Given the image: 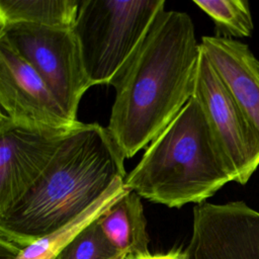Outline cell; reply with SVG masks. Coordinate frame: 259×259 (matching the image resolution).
Instances as JSON below:
<instances>
[{"mask_svg":"<svg viewBox=\"0 0 259 259\" xmlns=\"http://www.w3.org/2000/svg\"><path fill=\"white\" fill-rule=\"evenodd\" d=\"M11 118L4 112V110L0 107V128L3 127L5 124H7Z\"/></svg>","mask_w":259,"mask_h":259,"instance_id":"ac0fdd59","label":"cell"},{"mask_svg":"<svg viewBox=\"0 0 259 259\" xmlns=\"http://www.w3.org/2000/svg\"><path fill=\"white\" fill-rule=\"evenodd\" d=\"M192 97L203 110L230 163L235 182L246 184L259 167V132L239 106L201 49Z\"/></svg>","mask_w":259,"mask_h":259,"instance_id":"8992f818","label":"cell"},{"mask_svg":"<svg viewBox=\"0 0 259 259\" xmlns=\"http://www.w3.org/2000/svg\"><path fill=\"white\" fill-rule=\"evenodd\" d=\"M21 248L0 237V259H15Z\"/></svg>","mask_w":259,"mask_h":259,"instance_id":"e0dca14e","label":"cell"},{"mask_svg":"<svg viewBox=\"0 0 259 259\" xmlns=\"http://www.w3.org/2000/svg\"><path fill=\"white\" fill-rule=\"evenodd\" d=\"M190 259H259V211L244 201L193 207Z\"/></svg>","mask_w":259,"mask_h":259,"instance_id":"52a82bcc","label":"cell"},{"mask_svg":"<svg viewBox=\"0 0 259 259\" xmlns=\"http://www.w3.org/2000/svg\"><path fill=\"white\" fill-rule=\"evenodd\" d=\"M124 161L107 127L82 122L0 218V237L24 248L63 228L125 179Z\"/></svg>","mask_w":259,"mask_h":259,"instance_id":"7a4b0ae2","label":"cell"},{"mask_svg":"<svg viewBox=\"0 0 259 259\" xmlns=\"http://www.w3.org/2000/svg\"><path fill=\"white\" fill-rule=\"evenodd\" d=\"M126 190L124 179H116L109 189L83 213L56 232L21 248L15 259H57L61 251L82 230L96 221Z\"/></svg>","mask_w":259,"mask_h":259,"instance_id":"7c38bea8","label":"cell"},{"mask_svg":"<svg viewBox=\"0 0 259 259\" xmlns=\"http://www.w3.org/2000/svg\"><path fill=\"white\" fill-rule=\"evenodd\" d=\"M79 0H0V26L27 23L72 28Z\"/></svg>","mask_w":259,"mask_h":259,"instance_id":"4fadbf2b","label":"cell"},{"mask_svg":"<svg viewBox=\"0 0 259 259\" xmlns=\"http://www.w3.org/2000/svg\"><path fill=\"white\" fill-rule=\"evenodd\" d=\"M141 196L127 188L98 219L104 236L118 253L139 257L149 252L147 221Z\"/></svg>","mask_w":259,"mask_h":259,"instance_id":"8fae6325","label":"cell"},{"mask_svg":"<svg viewBox=\"0 0 259 259\" xmlns=\"http://www.w3.org/2000/svg\"><path fill=\"white\" fill-rule=\"evenodd\" d=\"M2 28L66 114L73 121H79L77 114L81 98L92 85L86 75L79 44L72 28L27 23L9 24Z\"/></svg>","mask_w":259,"mask_h":259,"instance_id":"5b68a950","label":"cell"},{"mask_svg":"<svg viewBox=\"0 0 259 259\" xmlns=\"http://www.w3.org/2000/svg\"><path fill=\"white\" fill-rule=\"evenodd\" d=\"M163 8L164 0H79L72 30L92 86L114 85Z\"/></svg>","mask_w":259,"mask_h":259,"instance_id":"277c9868","label":"cell"},{"mask_svg":"<svg viewBox=\"0 0 259 259\" xmlns=\"http://www.w3.org/2000/svg\"><path fill=\"white\" fill-rule=\"evenodd\" d=\"M128 256V255H127ZM131 259H190L187 251H183L181 249H174L166 253H148L143 256L139 257H133L128 256Z\"/></svg>","mask_w":259,"mask_h":259,"instance_id":"2e32d148","label":"cell"},{"mask_svg":"<svg viewBox=\"0 0 259 259\" xmlns=\"http://www.w3.org/2000/svg\"><path fill=\"white\" fill-rule=\"evenodd\" d=\"M70 131L12 119L0 128V218L32 184Z\"/></svg>","mask_w":259,"mask_h":259,"instance_id":"9c48e42d","label":"cell"},{"mask_svg":"<svg viewBox=\"0 0 259 259\" xmlns=\"http://www.w3.org/2000/svg\"><path fill=\"white\" fill-rule=\"evenodd\" d=\"M235 174L198 102L191 97L150 143L124 184L141 197L168 207L200 204Z\"/></svg>","mask_w":259,"mask_h":259,"instance_id":"3957f363","label":"cell"},{"mask_svg":"<svg viewBox=\"0 0 259 259\" xmlns=\"http://www.w3.org/2000/svg\"><path fill=\"white\" fill-rule=\"evenodd\" d=\"M200 49L259 132V60L248 45L226 36L205 35Z\"/></svg>","mask_w":259,"mask_h":259,"instance_id":"30bf717a","label":"cell"},{"mask_svg":"<svg viewBox=\"0 0 259 259\" xmlns=\"http://www.w3.org/2000/svg\"><path fill=\"white\" fill-rule=\"evenodd\" d=\"M214 22L217 35L247 37L253 31V19L248 1L245 0H194Z\"/></svg>","mask_w":259,"mask_h":259,"instance_id":"5bb4252c","label":"cell"},{"mask_svg":"<svg viewBox=\"0 0 259 259\" xmlns=\"http://www.w3.org/2000/svg\"><path fill=\"white\" fill-rule=\"evenodd\" d=\"M0 107L15 122L70 131L73 121L31 65L12 46L0 26Z\"/></svg>","mask_w":259,"mask_h":259,"instance_id":"ba28073f","label":"cell"},{"mask_svg":"<svg viewBox=\"0 0 259 259\" xmlns=\"http://www.w3.org/2000/svg\"><path fill=\"white\" fill-rule=\"evenodd\" d=\"M126 254H124V253H119V254H117V255H115L113 258H111V259H125L126 258Z\"/></svg>","mask_w":259,"mask_h":259,"instance_id":"d6986e66","label":"cell"},{"mask_svg":"<svg viewBox=\"0 0 259 259\" xmlns=\"http://www.w3.org/2000/svg\"><path fill=\"white\" fill-rule=\"evenodd\" d=\"M125 259H131V258H130L128 256H126V258H125Z\"/></svg>","mask_w":259,"mask_h":259,"instance_id":"ffe728a7","label":"cell"},{"mask_svg":"<svg viewBox=\"0 0 259 259\" xmlns=\"http://www.w3.org/2000/svg\"><path fill=\"white\" fill-rule=\"evenodd\" d=\"M199 56L190 16L161 9L113 85L106 127L125 159L154 141L192 97Z\"/></svg>","mask_w":259,"mask_h":259,"instance_id":"6da1fadb","label":"cell"},{"mask_svg":"<svg viewBox=\"0 0 259 259\" xmlns=\"http://www.w3.org/2000/svg\"><path fill=\"white\" fill-rule=\"evenodd\" d=\"M119 254L108 242L97 220L82 230L57 259H111Z\"/></svg>","mask_w":259,"mask_h":259,"instance_id":"9a60e30c","label":"cell"}]
</instances>
